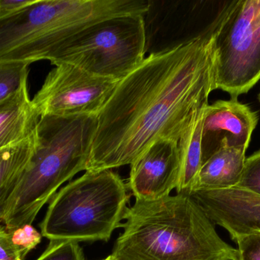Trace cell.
<instances>
[{
	"instance_id": "obj_18",
	"label": "cell",
	"mask_w": 260,
	"mask_h": 260,
	"mask_svg": "<svg viewBox=\"0 0 260 260\" xmlns=\"http://www.w3.org/2000/svg\"><path fill=\"white\" fill-rule=\"evenodd\" d=\"M13 245L21 252L23 259L41 243L42 235L32 226L25 224L8 232Z\"/></svg>"
},
{
	"instance_id": "obj_12",
	"label": "cell",
	"mask_w": 260,
	"mask_h": 260,
	"mask_svg": "<svg viewBox=\"0 0 260 260\" xmlns=\"http://www.w3.org/2000/svg\"><path fill=\"white\" fill-rule=\"evenodd\" d=\"M40 119L25 82L18 91L0 104V149L35 135Z\"/></svg>"
},
{
	"instance_id": "obj_20",
	"label": "cell",
	"mask_w": 260,
	"mask_h": 260,
	"mask_svg": "<svg viewBox=\"0 0 260 260\" xmlns=\"http://www.w3.org/2000/svg\"><path fill=\"white\" fill-rule=\"evenodd\" d=\"M232 240L238 244L239 260H260V232L238 235Z\"/></svg>"
},
{
	"instance_id": "obj_24",
	"label": "cell",
	"mask_w": 260,
	"mask_h": 260,
	"mask_svg": "<svg viewBox=\"0 0 260 260\" xmlns=\"http://www.w3.org/2000/svg\"><path fill=\"white\" fill-rule=\"evenodd\" d=\"M258 97H259V102H260V93H259V96H258Z\"/></svg>"
},
{
	"instance_id": "obj_23",
	"label": "cell",
	"mask_w": 260,
	"mask_h": 260,
	"mask_svg": "<svg viewBox=\"0 0 260 260\" xmlns=\"http://www.w3.org/2000/svg\"><path fill=\"white\" fill-rule=\"evenodd\" d=\"M101 260H120L117 259V257H115V256H113L112 254L110 255V256H108V257L105 258V259H101Z\"/></svg>"
},
{
	"instance_id": "obj_22",
	"label": "cell",
	"mask_w": 260,
	"mask_h": 260,
	"mask_svg": "<svg viewBox=\"0 0 260 260\" xmlns=\"http://www.w3.org/2000/svg\"><path fill=\"white\" fill-rule=\"evenodd\" d=\"M35 0H0V19L7 18L34 3Z\"/></svg>"
},
{
	"instance_id": "obj_14",
	"label": "cell",
	"mask_w": 260,
	"mask_h": 260,
	"mask_svg": "<svg viewBox=\"0 0 260 260\" xmlns=\"http://www.w3.org/2000/svg\"><path fill=\"white\" fill-rule=\"evenodd\" d=\"M206 108L196 116L189 128L179 140L180 167L178 183L176 188L177 194L190 195L201 168L202 130Z\"/></svg>"
},
{
	"instance_id": "obj_9",
	"label": "cell",
	"mask_w": 260,
	"mask_h": 260,
	"mask_svg": "<svg viewBox=\"0 0 260 260\" xmlns=\"http://www.w3.org/2000/svg\"><path fill=\"white\" fill-rule=\"evenodd\" d=\"M130 166L127 186L136 200L156 201L169 196L180 175L178 142L158 140Z\"/></svg>"
},
{
	"instance_id": "obj_15",
	"label": "cell",
	"mask_w": 260,
	"mask_h": 260,
	"mask_svg": "<svg viewBox=\"0 0 260 260\" xmlns=\"http://www.w3.org/2000/svg\"><path fill=\"white\" fill-rule=\"evenodd\" d=\"M36 133L21 143L0 149V222L5 208L35 151Z\"/></svg>"
},
{
	"instance_id": "obj_17",
	"label": "cell",
	"mask_w": 260,
	"mask_h": 260,
	"mask_svg": "<svg viewBox=\"0 0 260 260\" xmlns=\"http://www.w3.org/2000/svg\"><path fill=\"white\" fill-rule=\"evenodd\" d=\"M35 260H85L79 243L50 241L46 250Z\"/></svg>"
},
{
	"instance_id": "obj_21",
	"label": "cell",
	"mask_w": 260,
	"mask_h": 260,
	"mask_svg": "<svg viewBox=\"0 0 260 260\" xmlns=\"http://www.w3.org/2000/svg\"><path fill=\"white\" fill-rule=\"evenodd\" d=\"M0 260H24L12 244L9 232L3 227H0Z\"/></svg>"
},
{
	"instance_id": "obj_13",
	"label": "cell",
	"mask_w": 260,
	"mask_h": 260,
	"mask_svg": "<svg viewBox=\"0 0 260 260\" xmlns=\"http://www.w3.org/2000/svg\"><path fill=\"white\" fill-rule=\"evenodd\" d=\"M246 151L244 148H220L202 165L192 192L236 187L244 169Z\"/></svg>"
},
{
	"instance_id": "obj_10",
	"label": "cell",
	"mask_w": 260,
	"mask_h": 260,
	"mask_svg": "<svg viewBox=\"0 0 260 260\" xmlns=\"http://www.w3.org/2000/svg\"><path fill=\"white\" fill-rule=\"evenodd\" d=\"M258 119L256 111L236 98L208 105L202 130V165L222 147L247 150Z\"/></svg>"
},
{
	"instance_id": "obj_19",
	"label": "cell",
	"mask_w": 260,
	"mask_h": 260,
	"mask_svg": "<svg viewBox=\"0 0 260 260\" xmlns=\"http://www.w3.org/2000/svg\"><path fill=\"white\" fill-rule=\"evenodd\" d=\"M236 187L260 195V150L246 158L242 175Z\"/></svg>"
},
{
	"instance_id": "obj_8",
	"label": "cell",
	"mask_w": 260,
	"mask_h": 260,
	"mask_svg": "<svg viewBox=\"0 0 260 260\" xmlns=\"http://www.w3.org/2000/svg\"><path fill=\"white\" fill-rule=\"evenodd\" d=\"M118 82L62 64L49 73L32 99L40 116L98 115Z\"/></svg>"
},
{
	"instance_id": "obj_6",
	"label": "cell",
	"mask_w": 260,
	"mask_h": 260,
	"mask_svg": "<svg viewBox=\"0 0 260 260\" xmlns=\"http://www.w3.org/2000/svg\"><path fill=\"white\" fill-rule=\"evenodd\" d=\"M142 15L108 18L81 31L58 52L53 65L67 64L90 74L120 82L143 62Z\"/></svg>"
},
{
	"instance_id": "obj_5",
	"label": "cell",
	"mask_w": 260,
	"mask_h": 260,
	"mask_svg": "<svg viewBox=\"0 0 260 260\" xmlns=\"http://www.w3.org/2000/svg\"><path fill=\"white\" fill-rule=\"evenodd\" d=\"M127 189L112 169L86 171L50 200L40 224L41 235L49 241L107 242L123 226Z\"/></svg>"
},
{
	"instance_id": "obj_11",
	"label": "cell",
	"mask_w": 260,
	"mask_h": 260,
	"mask_svg": "<svg viewBox=\"0 0 260 260\" xmlns=\"http://www.w3.org/2000/svg\"><path fill=\"white\" fill-rule=\"evenodd\" d=\"M189 195L214 224L229 232L232 239L260 232V195L238 187L195 191Z\"/></svg>"
},
{
	"instance_id": "obj_16",
	"label": "cell",
	"mask_w": 260,
	"mask_h": 260,
	"mask_svg": "<svg viewBox=\"0 0 260 260\" xmlns=\"http://www.w3.org/2000/svg\"><path fill=\"white\" fill-rule=\"evenodd\" d=\"M28 64L2 63L0 64V104L20 90L27 82Z\"/></svg>"
},
{
	"instance_id": "obj_3",
	"label": "cell",
	"mask_w": 260,
	"mask_h": 260,
	"mask_svg": "<svg viewBox=\"0 0 260 260\" xmlns=\"http://www.w3.org/2000/svg\"><path fill=\"white\" fill-rule=\"evenodd\" d=\"M99 116H41L35 151L5 208L7 232L32 224L59 188L87 169Z\"/></svg>"
},
{
	"instance_id": "obj_4",
	"label": "cell",
	"mask_w": 260,
	"mask_h": 260,
	"mask_svg": "<svg viewBox=\"0 0 260 260\" xmlns=\"http://www.w3.org/2000/svg\"><path fill=\"white\" fill-rule=\"evenodd\" d=\"M149 8L143 0H35L0 19V64L52 63L81 31L108 18L144 16Z\"/></svg>"
},
{
	"instance_id": "obj_1",
	"label": "cell",
	"mask_w": 260,
	"mask_h": 260,
	"mask_svg": "<svg viewBox=\"0 0 260 260\" xmlns=\"http://www.w3.org/2000/svg\"><path fill=\"white\" fill-rule=\"evenodd\" d=\"M214 22L206 33L151 53L119 82L99 114L86 171L131 165L160 140L179 142L215 90Z\"/></svg>"
},
{
	"instance_id": "obj_2",
	"label": "cell",
	"mask_w": 260,
	"mask_h": 260,
	"mask_svg": "<svg viewBox=\"0 0 260 260\" xmlns=\"http://www.w3.org/2000/svg\"><path fill=\"white\" fill-rule=\"evenodd\" d=\"M112 252L120 260H239L193 198L187 194L127 208Z\"/></svg>"
},
{
	"instance_id": "obj_7",
	"label": "cell",
	"mask_w": 260,
	"mask_h": 260,
	"mask_svg": "<svg viewBox=\"0 0 260 260\" xmlns=\"http://www.w3.org/2000/svg\"><path fill=\"white\" fill-rule=\"evenodd\" d=\"M215 90L236 98L260 79V0L229 2L214 21Z\"/></svg>"
}]
</instances>
